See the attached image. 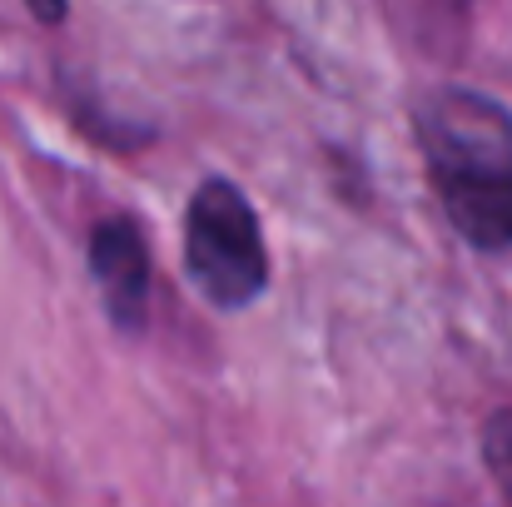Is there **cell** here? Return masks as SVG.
<instances>
[{
  "label": "cell",
  "mask_w": 512,
  "mask_h": 507,
  "mask_svg": "<svg viewBox=\"0 0 512 507\" xmlns=\"http://www.w3.org/2000/svg\"><path fill=\"white\" fill-rule=\"evenodd\" d=\"M413 130L443 214L473 249H512V115L463 85L418 100Z\"/></svg>",
  "instance_id": "1"
},
{
  "label": "cell",
  "mask_w": 512,
  "mask_h": 507,
  "mask_svg": "<svg viewBox=\"0 0 512 507\" xmlns=\"http://www.w3.org/2000/svg\"><path fill=\"white\" fill-rule=\"evenodd\" d=\"M184 274L214 309H249L269 289V249L254 204L229 179H204L184 214Z\"/></svg>",
  "instance_id": "2"
},
{
  "label": "cell",
  "mask_w": 512,
  "mask_h": 507,
  "mask_svg": "<svg viewBox=\"0 0 512 507\" xmlns=\"http://www.w3.org/2000/svg\"><path fill=\"white\" fill-rule=\"evenodd\" d=\"M90 274L115 329H145L150 314V244L135 219H105L90 234Z\"/></svg>",
  "instance_id": "3"
},
{
  "label": "cell",
  "mask_w": 512,
  "mask_h": 507,
  "mask_svg": "<svg viewBox=\"0 0 512 507\" xmlns=\"http://www.w3.org/2000/svg\"><path fill=\"white\" fill-rule=\"evenodd\" d=\"M483 458H488V473L498 483V493L512 503V413H493L488 428H483Z\"/></svg>",
  "instance_id": "4"
},
{
  "label": "cell",
  "mask_w": 512,
  "mask_h": 507,
  "mask_svg": "<svg viewBox=\"0 0 512 507\" xmlns=\"http://www.w3.org/2000/svg\"><path fill=\"white\" fill-rule=\"evenodd\" d=\"M25 5H30V15L40 25H60L65 20V0H25Z\"/></svg>",
  "instance_id": "5"
}]
</instances>
